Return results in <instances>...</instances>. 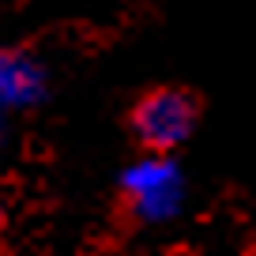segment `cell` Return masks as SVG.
<instances>
[{
	"instance_id": "3",
	"label": "cell",
	"mask_w": 256,
	"mask_h": 256,
	"mask_svg": "<svg viewBox=\"0 0 256 256\" xmlns=\"http://www.w3.org/2000/svg\"><path fill=\"white\" fill-rule=\"evenodd\" d=\"M49 90L46 64L26 49L0 53V106L4 110H34Z\"/></svg>"
},
{
	"instance_id": "2",
	"label": "cell",
	"mask_w": 256,
	"mask_h": 256,
	"mask_svg": "<svg viewBox=\"0 0 256 256\" xmlns=\"http://www.w3.org/2000/svg\"><path fill=\"white\" fill-rule=\"evenodd\" d=\"M192 124H196V102L184 90H154L132 113V128H136L140 144H147L158 154L184 144Z\"/></svg>"
},
{
	"instance_id": "1",
	"label": "cell",
	"mask_w": 256,
	"mask_h": 256,
	"mask_svg": "<svg viewBox=\"0 0 256 256\" xmlns=\"http://www.w3.org/2000/svg\"><path fill=\"white\" fill-rule=\"evenodd\" d=\"M120 192L128 200V211L140 222H170L184 204V174L166 154H147L136 158L120 174Z\"/></svg>"
}]
</instances>
